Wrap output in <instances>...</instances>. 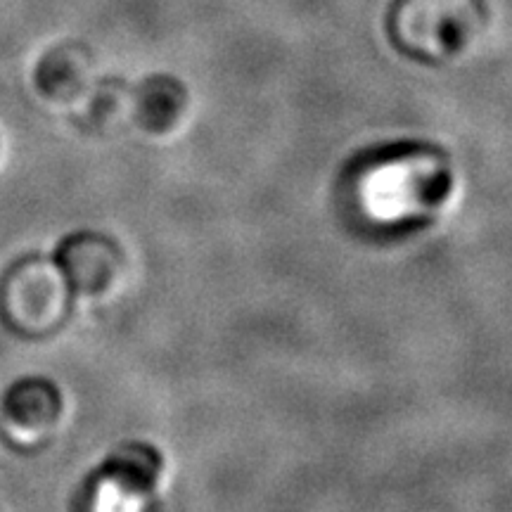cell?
I'll return each instance as SVG.
<instances>
[{
    "mask_svg": "<svg viewBox=\"0 0 512 512\" xmlns=\"http://www.w3.org/2000/svg\"><path fill=\"white\" fill-rule=\"evenodd\" d=\"M356 171V202L377 223H406L432 214L451 192V169L441 150L408 143L377 150Z\"/></svg>",
    "mask_w": 512,
    "mask_h": 512,
    "instance_id": "cell-1",
    "label": "cell"
},
{
    "mask_svg": "<svg viewBox=\"0 0 512 512\" xmlns=\"http://www.w3.org/2000/svg\"><path fill=\"white\" fill-rule=\"evenodd\" d=\"M484 24L482 0H396L387 29L399 53L441 64L470 48Z\"/></svg>",
    "mask_w": 512,
    "mask_h": 512,
    "instance_id": "cell-2",
    "label": "cell"
},
{
    "mask_svg": "<svg viewBox=\"0 0 512 512\" xmlns=\"http://www.w3.org/2000/svg\"><path fill=\"white\" fill-rule=\"evenodd\" d=\"M162 453L145 441H128L102 465L95 494L100 512H140L162 477Z\"/></svg>",
    "mask_w": 512,
    "mask_h": 512,
    "instance_id": "cell-3",
    "label": "cell"
},
{
    "mask_svg": "<svg viewBox=\"0 0 512 512\" xmlns=\"http://www.w3.org/2000/svg\"><path fill=\"white\" fill-rule=\"evenodd\" d=\"M69 287L62 271L48 261H29L15 271L10 283V306L17 328L46 335L60 328L69 311Z\"/></svg>",
    "mask_w": 512,
    "mask_h": 512,
    "instance_id": "cell-4",
    "label": "cell"
},
{
    "mask_svg": "<svg viewBox=\"0 0 512 512\" xmlns=\"http://www.w3.org/2000/svg\"><path fill=\"white\" fill-rule=\"evenodd\" d=\"M57 268L74 292L102 297L117 290L126 273V259L112 238L81 230L62 242L57 252Z\"/></svg>",
    "mask_w": 512,
    "mask_h": 512,
    "instance_id": "cell-5",
    "label": "cell"
},
{
    "mask_svg": "<svg viewBox=\"0 0 512 512\" xmlns=\"http://www.w3.org/2000/svg\"><path fill=\"white\" fill-rule=\"evenodd\" d=\"M133 126L150 138H169L190 110V93L174 74H150L131 86Z\"/></svg>",
    "mask_w": 512,
    "mask_h": 512,
    "instance_id": "cell-6",
    "label": "cell"
},
{
    "mask_svg": "<svg viewBox=\"0 0 512 512\" xmlns=\"http://www.w3.org/2000/svg\"><path fill=\"white\" fill-rule=\"evenodd\" d=\"M8 415L22 439L48 437L60 422L62 396L48 380H27L17 384L8 396Z\"/></svg>",
    "mask_w": 512,
    "mask_h": 512,
    "instance_id": "cell-7",
    "label": "cell"
},
{
    "mask_svg": "<svg viewBox=\"0 0 512 512\" xmlns=\"http://www.w3.org/2000/svg\"><path fill=\"white\" fill-rule=\"evenodd\" d=\"M133 124V93L124 79H105L83 110L81 128L88 136H117Z\"/></svg>",
    "mask_w": 512,
    "mask_h": 512,
    "instance_id": "cell-8",
    "label": "cell"
},
{
    "mask_svg": "<svg viewBox=\"0 0 512 512\" xmlns=\"http://www.w3.org/2000/svg\"><path fill=\"white\" fill-rule=\"evenodd\" d=\"M88 86V57L79 53L57 55L46 64L43 88L55 100H76Z\"/></svg>",
    "mask_w": 512,
    "mask_h": 512,
    "instance_id": "cell-9",
    "label": "cell"
}]
</instances>
